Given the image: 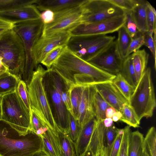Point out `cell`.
<instances>
[{"label":"cell","mask_w":156,"mask_h":156,"mask_svg":"<svg viewBox=\"0 0 156 156\" xmlns=\"http://www.w3.org/2000/svg\"><path fill=\"white\" fill-rule=\"evenodd\" d=\"M55 131L59 142L60 156H76L74 143L71 140L68 134L63 133L58 128Z\"/></svg>","instance_id":"83f0119b"},{"label":"cell","mask_w":156,"mask_h":156,"mask_svg":"<svg viewBox=\"0 0 156 156\" xmlns=\"http://www.w3.org/2000/svg\"><path fill=\"white\" fill-rule=\"evenodd\" d=\"M97 121L94 117L82 127L74 144L76 156L82 154L87 148Z\"/></svg>","instance_id":"d6986e66"},{"label":"cell","mask_w":156,"mask_h":156,"mask_svg":"<svg viewBox=\"0 0 156 156\" xmlns=\"http://www.w3.org/2000/svg\"><path fill=\"white\" fill-rule=\"evenodd\" d=\"M123 133V129H119L118 134L112 147L110 156H118Z\"/></svg>","instance_id":"7dc6e473"},{"label":"cell","mask_w":156,"mask_h":156,"mask_svg":"<svg viewBox=\"0 0 156 156\" xmlns=\"http://www.w3.org/2000/svg\"><path fill=\"white\" fill-rule=\"evenodd\" d=\"M119 129L114 124L111 126L106 127L105 139V145L108 156H110L114 143L118 134Z\"/></svg>","instance_id":"d590c367"},{"label":"cell","mask_w":156,"mask_h":156,"mask_svg":"<svg viewBox=\"0 0 156 156\" xmlns=\"http://www.w3.org/2000/svg\"><path fill=\"white\" fill-rule=\"evenodd\" d=\"M48 126L45 122L39 117L34 111L31 109L30 123L29 129L36 133L41 128Z\"/></svg>","instance_id":"7bdbcfd3"},{"label":"cell","mask_w":156,"mask_h":156,"mask_svg":"<svg viewBox=\"0 0 156 156\" xmlns=\"http://www.w3.org/2000/svg\"><path fill=\"white\" fill-rule=\"evenodd\" d=\"M129 102L140 121L144 117L152 116L156 101L150 67L145 70Z\"/></svg>","instance_id":"52a82bcc"},{"label":"cell","mask_w":156,"mask_h":156,"mask_svg":"<svg viewBox=\"0 0 156 156\" xmlns=\"http://www.w3.org/2000/svg\"><path fill=\"white\" fill-rule=\"evenodd\" d=\"M96 91L110 106L117 111H121L124 104L128 101L120 93L112 81L94 85Z\"/></svg>","instance_id":"2e32d148"},{"label":"cell","mask_w":156,"mask_h":156,"mask_svg":"<svg viewBox=\"0 0 156 156\" xmlns=\"http://www.w3.org/2000/svg\"><path fill=\"white\" fill-rule=\"evenodd\" d=\"M43 83L52 115L58 128L63 133L69 132L70 113L62 100L61 93L65 83L51 69L46 70Z\"/></svg>","instance_id":"3957f363"},{"label":"cell","mask_w":156,"mask_h":156,"mask_svg":"<svg viewBox=\"0 0 156 156\" xmlns=\"http://www.w3.org/2000/svg\"><path fill=\"white\" fill-rule=\"evenodd\" d=\"M54 18V12L50 10H46L41 13L40 19L44 24H48L53 22Z\"/></svg>","instance_id":"c3c4849f"},{"label":"cell","mask_w":156,"mask_h":156,"mask_svg":"<svg viewBox=\"0 0 156 156\" xmlns=\"http://www.w3.org/2000/svg\"><path fill=\"white\" fill-rule=\"evenodd\" d=\"M41 137L42 150L49 156H60L59 142L56 131L49 129Z\"/></svg>","instance_id":"44dd1931"},{"label":"cell","mask_w":156,"mask_h":156,"mask_svg":"<svg viewBox=\"0 0 156 156\" xmlns=\"http://www.w3.org/2000/svg\"><path fill=\"white\" fill-rule=\"evenodd\" d=\"M36 0H0V12L8 11L24 6L35 4Z\"/></svg>","instance_id":"e575fe53"},{"label":"cell","mask_w":156,"mask_h":156,"mask_svg":"<svg viewBox=\"0 0 156 156\" xmlns=\"http://www.w3.org/2000/svg\"><path fill=\"white\" fill-rule=\"evenodd\" d=\"M144 43V37L142 33L136 37L133 38L129 45L127 53V56L139 50Z\"/></svg>","instance_id":"f6af8a7d"},{"label":"cell","mask_w":156,"mask_h":156,"mask_svg":"<svg viewBox=\"0 0 156 156\" xmlns=\"http://www.w3.org/2000/svg\"><path fill=\"white\" fill-rule=\"evenodd\" d=\"M85 0H36L35 4L39 11L50 10L55 12L80 5Z\"/></svg>","instance_id":"ffe728a7"},{"label":"cell","mask_w":156,"mask_h":156,"mask_svg":"<svg viewBox=\"0 0 156 156\" xmlns=\"http://www.w3.org/2000/svg\"><path fill=\"white\" fill-rule=\"evenodd\" d=\"M42 149L41 136L29 130L23 134L0 120V156H32Z\"/></svg>","instance_id":"7a4b0ae2"},{"label":"cell","mask_w":156,"mask_h":156,"mask_svg":"<svg viewBox=\"0 0 156 156\" xmlns=\"http://www.w3.org/2000/svg\"><path fill=\"white\" fill-rule=\"evenodd\" d=\"M45 71L39 64L34 71L27 88L31 109L49 128L55 131L58 128L52 115L43 82Z\"/></svg>","instance_id":"8992f818"},{"label":"cell","mask_w":156,"mask_h":156,"mask_svg":"<svg viewBox=\"0 0 156 156\" xmlns=\"http://www.w3.org/2000/svg\"><path fill=\"white\" fill-rule=\"evenodd\" d=\"M20 80L17 76L7 71L0 77V97L15 91Z\"/></svg>","instance_id":"484cf974"},{"label":"cell","mask_w":156,"mask_h":156,"mask_svg":"<svg viewBox=\"0 0 156 156\" xmlns=\"http://www.w3.org/2000/svg\"><path fill=\"white\" fill-rule=\"evenodd\" d=\"M103 123L105 126L107 128L111 126L114 124L112 119L110 118H106L103 121Z\"/></svg>","instance_id":"816d5d0a"},{"label":"cell","mask_w":156,"mask_h":156,"mask_svg":"<svg viewBox=\"0 0 156 156\" xmlns=\"http://www.w3.org/2000/svg\"><path fill=\"white\" fill-rule=\"evenodd\" d=\"M144 137L138 131L130 132L129 140L128 156H141L143 150Z\"/></svg>","instance_id":"cb8c5ba5"},{"label":"cell","mask_w":156,"mask_h":156,"mask_svg":"<svg viewBox=\"0 0 156 156\" xmlns=\"http://www.w3.org/2000/svg\"><path fill=\"white\" fill-rule=\"evenodd\" d=\"M112 3L124 10L132 11L138 0H109Z\"/></svg>","instance_id":"ee69618b"},{"label":"cell","mask_w":156,"mask_h":156,"mask_svg":"<svg viewBox=\"0 0 156 156\" xmlns=\"http://www.w3.org/2000/svg\"><path fill=\"white\" fill-rule=\"evenodd\" d=\"M118 31V37L115 41L116 47L120 58L123 61L127 57L128 50L132 38L123 25Z\"/></svg>","instance_id":"d4e9b609"},{"label":"cell","mask_w":156,"mask_h":156,"mask_svg":"<svg viewBox=\"0 0 156 156\" xmlns=\"http://www.w3.org/2000/svg\"><path fill=\"white\" fill-rule=\"evenodd\" d=\"M141 156H142V155H141Z\"/></svg>","instance_id":"6125c7cd"},{"label":"cell","mask_w":156,"mask_h":156,"mask_svg":"<svg viewBox=\"0 0 156 156\" xmlns=\"http://www.w3.org/2000/svg\"><path fill=\"white\" fill-rule=\"evenodd\" d=\"M142 156H147V154L143 149L142 154Z\"/></svg>","instance_id":"94428289"},{"label":"cell","mask_w":156,"mask_h":156,"mask_svg":"<svg viewBox=\"0 0 156 156\" xmlns=\"http://www.w3.org/2000/svg\"><path fill=\"white\" fill-rule=\"evenodd\" d=\"M16 91L25 107L31 112V104L28 88L27 84L23 80H20Z\"/></svg>","instance_id":"f35d334b"},{"label":"cell","mask_w":156,"mask_h":156,"mask_svg":"<svg viewBox=\"0 0 156 156\" xmlns=\"http://www.w3.org/2000/svg\"><path fill=\"white\" fill-rule=\"evenodd\" d=\"M1 97H0V120L1 119L2 117V108H1Z\"/></svg>","instance_id":"91938a15"},{"label":"cell","mask_w":156,"mask_h":156,"mask_svg":"<svg viewBox=\"0 0 156 156\" xmlns=\"http://www.w3.org/2000/svg\"><path fill=\"white\" fill-rule=\"evenodd\" d=\"M130 127L127 126L123 128V133L118 156H128L129 136Z\"/></svg>","instance_id":"b9f144b4"},{"label":"cell","mask_w":156,"mask_h":156,"mask_svg":"<svg viewBox=\"0 0 156 156\" xmlns=\"http://www.w3.org/2000/svg\"><path fill=\"white\" fill-rule=\"evenodd\" d=\"M87 62L104 71L116 75L119 73L123 61L118 52L115 41Z\"/></svg>","instance_id":"5bb4252c"},{"label":"cell","mask_w":156,"mask_h":156,"mask_svg":"<svg viewBox=\"0 0 156 156\" xmlns=\"http://www.w3.org/2000/svg\"><path fill=\"white\" fill-rule=\"evenodd\" d=\"M112 82L120 93L129 102L135 88L130 85L119 73L115 75Z\"/></svg>","instance_id":"4dcf8cb0"},{"label":"cell","mask_w":156,"mask_h":156,"mask_svg":"<svg viewBox=\"0 0 156 156\" xmlns=\"http://www.w3.org/2000/svg\"><path fill=\"white\" fill-rule=\"evenodd\" d=\"M106 129L103 121H97L89 144L93 156H108L105 143Z\"/></svg>","instance_id":"ac0fdd59"},{"label":"cell","mask_w":156,"mask_h":156,"mask_svg":"<svg viewBox=\"0 0 156 156\" xmlns=\"http://www.w3.org/2000/svg\"><path fill=\"white\" fill-rule=\"evenodd\" d=\"M79 156H93L90 149L89 145L85 151Z\"/></svg>","instance_id":"db71d44e"},{"label":"cell","mask_w":156,"mask_h":156,"mask_svg":"<svg viewBox=\"0 0 156 156\" xmlns=\"http://www.w3.org/2000/svg\"><path fill=\"white\" fill-rule=\"evenodd\" d=\"M61 96L62 101L66 109L70 112L71 111V105L69 88L66 84L62 90Z\"/></svg>","instance_id":"bcb514c9"},{"label":"cell","mask_w":156,"mask_h":156,"mask_svg":"<svg viewBox=\"0 0 156 156\" xmlns=\"http://www.w3.org/2000/svg\"><path fill=\"white\" fill-rule=\"evenodd\" d=\"M71 36L69 32H64L47 37H40L32 50V58L36 68L46 55L55 47L67 45Z\"/></svg>","instance_id":"4fadbf2b"},{"label":"cell","mask_w":156,"mask_h":156,"mask_svg":"<svg viewBox=\"0 0 156 156\" xmlns=\"http://www.w3.org/2000/svg\"><path fill=\"white\" fill-rule=\"evenodd\" d=\"M50 69L61 77L69 88L73 85H94L112 81L115 76L79 57L67 46Z\"/></svg>","instance_id":"6da1fadb"},{"label":"cell","mask_w":156,"mask_h":156,"mask_svg":"<svg viewBox=\"0 0 156 156\" xmlns=\"http://www.w3.org/2000/svg\"><path fill=\"white\" fill-rule=\"evenodd\" d=\"M146 21L148 31L153 36L156 30V12L154 8L147 2L146 7Z\"/></svg>","instance_id":"74e56055"},{"label":"cell","mask_w":156,"mask_h":156,"mask_svg":"<svg viewBox=\"0 0 156 156\" xmlns=\"http://www.w3.org/2000/svg\"><path fill=\"white\" fill-rule=\"evenodd\" d=\"M143 149L147 156H156V132L155 128H150L144 138Z\"/></svg>","instance_id":"d6a6232c"},{"label":"cell","mask_w":156,"mask_h":156,"mask_svg":"<svg viewBox=\"0 0 156 156\" xmlns=\"http://www.w3.org/2000/svg\"><path fill=\"white\" fill-rule=\"evenodd\" d=\"M116 112V111L114 108L111 107H110L106 111V117L112 118Z\"/></svg>","instance_id":"681fc988"},{"label":"cell","mask_w":156,"mask_h":156,"mask_svg":"<svg viewBox=\"0 0 156 156\" xmlns=\"http://www.w3.org/2000/svg\"><path fill=\"white\" fill-rule=\"evenodd\" d=\"M81 128L77 120L70 113L69 132L67 134L74 144L78 137Z\"/></svg>","instance_id":"60d3db41"},{"label":"cell","mask_w":156,"mask_h":156,"mask_svg":"<svg viewBox=\"0 0 156 156\" xmlns=\"http://www.w3.org/2000/svg\"><path fill=\"white\" fill-rule=\"evenodd\" d=\"M122 116L121 112L119 111L116 112L112 119L113 121L116 122L119 120Z\"/></svg>","instance_id":"f5cc1de1"},{"label":"cell","mask_w":156,"mask_h":156,"mask_svg":"<svg viewBox=\"0 0 156 156\" xmlns=\"http://www.w3.org/2000/svg\"><path fill=\"white\" fill-rule=\"evenodd\" d=\"M85 86L73 85L69 88L71 111L70 113L77 120L79 105L83 90Z\"/></svg>","instance_id":"f546056e"},{"label":"cell","mask_w":156,"mask_h":156,"mask_svg":"<svg viewBox=\"0 0 156 156\" xmlns=\"http://www.w3.org/2000/svg\"><path fill=\"white\" fill-rule=\"evenodd\" d=\"M122 116L120 120L126 123L130 127H139L140 121L135 111L129 104H124L121 110Z\"/></svg>","instance_id":"1f68e13d"},{"label":"cell","mask_w":156,"mask_h":156,"mask_svg":"<svg viewBox=\"0 0 156 156\" xmlns=\"http://www.w3.org/2000/svg\"><path fill=\"white\" fill-rule=\"evenodd\" d=\"M44 24L40 19L15 24L12 28L20 37L23 43L26 61L20 79L25 82L27 87L33 77L34 69H36L32 58L33 49L41 36Z\"/></svg>","instance_id":"5b68a950"},{"label":"cell","mask_w":156,"mask_h":156,"mask_svg":"<svg viewBox=\"0 0 156 156\" xmlns=\"http://www.w3.org/2000/svg\"><path fill=\"white\" fill-rule=\"evenodd\" d=\"M32 156H49L43 150L38 151L34 154Z\"/></svg>","instance_id":"11a10c76"},{"label":"cell","mask_w":156,"mask_h":156,"mask_svg":"<svg viewBox=\"0 0 156 156\" xmlns=\"http://www.w3.org/2000/svg\"><path fill=\"white\" fill-rule=\"evenodd\" d=\"M125 14L93 23L80 24L70 31L71 35H101L118 31L124 25Z\"/></svg>","instance_id":"7c38bea8"},{"label":"cell","mask_w":156,"mask_h":156,"mask_svg":"<svg viewBox=\"0 0 156 156\" xmlns=\"http://www.w3.org/2000/svg\"><path fill=\"white\" fill-rule=\"evenodd\" d=\"M92 101L94 117L97 121H103L106 118L107 109L111 106L98 93L95 87Z\"/></svg>","instance_id":"f1b7e54d"},{"label":"cell","mask_w":156,"mask_h":156,"mask_svg":"<svg viewBox=\"0 0 156 156\" xmlns=\"http://www.w3.org/2000/svg\"><path fill=\"white\" fill-rule=\"evenodd\" d=\"M66 46H59L55 47L46 55L41 63L45 66L47 69H50L53 63Z\"/></svg>","instance_id":"8d00e7d4"},{"label":"cell","mask_w":156,"mask_h":156,"mask_svg":"<svg viewBox=\"0 0 156 156\" xmlns=\"http://www.w3.org/2000/svg\"><path fill=\"white\" fill-rule=\"evenodd\" d=\"M115 38L114 36L106 35H71L67 46L76 55L87 61L107 48Z\"/></svg>","instance_id":"9c48e42d"},{"label":"cell","mask_w":156,"mask_h":156,"mask_svg":"<svg viewBox=\"0 0 156 156\" xmlns=\"http://www.w3.org/2000/svg\"><path fill=\"white\" fill-rule=\"evenodd\" d=\"M147 1L138 0L132 11L133 15L140 31L143 33L148 31L147 21L146 7Z\"/></svg>","instance_id":"603a6c76"},{"label":"cell","mask_w":156,"mask_h":156,"mask_svg":"<svg viewBox=\"0 0 156 156\" xmlns=\"http://www.w3.org/2000/svg\"><path fill=\"white\" fill-rule=\"evenodd\" d=\"M7 71V70H0V77L4 75Z\"/></svg>","instance_id":"680465c9"},{"label":"cell","mask_w":156,"mask_h":156,"mask_svg":"<svg viewBox=\"0 0 156 156\" xmlns=\"http://www.w3.org/2000/svg\"><path fill=\"white\" fill-rule=\"evenodd\" d=\"M11 23L0 19V28H5L10 29L12 27Z\"/></svg>","instance_id":"f907efd6"},{"label":"cell","mask_w":156,"mask_h":156,"mask_svg":"<svg viewBox=\"0 0 156 156\" xmlns=\"http://www.w3.org/2000/svg\"><path fill=\"white\" fill-rule=\"evenodd\" d=\"M124 11L125 21L123 26L133 39L138 36L142 33L140 31L138 28L132 11Z\"/></svg>","instance_id":"836d02e7"},{"label":"cell","mask_w":156,"mask_h":156,"mask_svg":"<svg viewBox=\"0 0 156 156\" xmlns=\"http://www.w3.org/2000/svg\"><path fill=\"white\" fill-rule=\"evenodd\" d=\"M94 90V85L85 86L84 88L77 119L81 127L94 117L92 101Z\"/></svg>","instance_id":"e0dca14e"},{"label":"cell","mask_w":156,"mask_h":156,"mask_svg":"<svg viewBox=\"0 0 156 156\" xmlns=\"http://www.w3.org/2000/svg\"><path fill=\"white\" fill-rule=\"evenodd\" d=\"M0 60L9 73L20 79L25 63V53L21 39L13 29L0 36Z\"/></svg>","instance_id":"277c9868"},{"label":"cell","mask_w":156,"mask_h":156,"mask_svg":"<svg viewBox=\"0 0 156 156\" xmlns=\"http://www.w3.org/2000/svg\"><path fill=\"white\" fill-rule=\"evenodd\" d=\"M144 37V45L148 47L151 52L154 58L155 69L156 68V30L154 31V36L151 35L149 32L146 31L143 33Z\"/></svg>","instance_id":"ab89813d"},{"label":"cell","mask_w":156,"mask_h":156,"mask_svg":"<svg viewBox=\"0 0 156 156\" xmlns=\"http://www.w3.org/2000/svg\"><path fill=\"white\" fill-rule=\"evenodd\" d=\"M7 70L5 67L2 65L0 60V70Z\"/></svg>","instance_id":"6f0895ef"},{"label":"cell","mask_w":156,"mask_h":156,"mask_svg":"<svg viewBox=\"0 0 156 156\" xmlns=\"http://www.w3.org/2000/svg\"><path fill=\"white\" fill-rule=\"evenodd\" d=\"M83 3L54 12L53 21L49 24H44L41 37H46L62 32H70L81 24L83 16Z\"/></svg>","instance_id":"30bf717a"},{"label":"cell","mask_w":156,"mask_h":156,"mask_svg":"<svg viewBox=\"0 0 156 156\" xmlns=\"http://www.w3.org/2000/svg\"><path fill=\"white\" fill-rule=\"evenodd\" d=\"M41 13L35 4L29 5L11 10L0 12V19L13 24L40 19Z\"/></svg>","instance_id":"9a60e30c"},{"label":"cell","mask_w":156,"mask_h":156,"mask_svg":"<svg viewBox=\"0 0 156 156\" xmlns=\"http://www.w3.org/2000/svg\"><path fill=\"white\" fill-rule=\"evenodd\" d=\"M1 119L10 124L23 134L28 132L31 112L25 107L16 90L1 97Z\"/></svg>","instance_id":"ba28073f"},{"label":"cell","mask_w":156,"mask_h":156,"mask_svg":"<svg viewBox=\"0 0 156 156\" xmlns=\"http://www.w3.org/2000/svg\"><path fill=\"white\" fill-rule=\"evenodd\" d=\"M119 73L130 85L136 87L138 83L131 54L123 61Z\"/></svg>","instance_id":"4316f807"},{"label":"cell","mask_w":156,"mask_h":156,"mask_svg":"<svg viewBox=\"0 0 156 156\" xmlns=\"http://www.w3.org/2000/svg\"><path fill=\"white\" fill-rule=\"evenodd\" d=\"M137 83L146 69L149 54L144 49L139 50L131 54Z\"/></svg>","instance_id":"7402d4cb"},{"label":"cell","mask_w":156,"mask_h":156,"mask_svg":"<svg viewBox=\"0 0 156 156\" xmlns=\"http://www.w3.org/2000/svg\"><path fill=\"white\" fill-rule=\"evenodd\" d=\"M10 29H11L5 28H0V36L2 34H3L5 32Z\"/></svg>","instance_id":"9f6ffc18"},{"label":"cell","mask_w":156,"mask_h":156,"mask_svg":"<svg viewBox=\"0 0 156 156\" xmlns=\"http://www.w3.org/2000/svg\"><path fill=\"white\" fill-rule=\"evenodd\" d=\"M82 23L90 24L124 15V11L109 0H85Z\"/></svg>","instance_id":"8fae6325"}]
</instances>
